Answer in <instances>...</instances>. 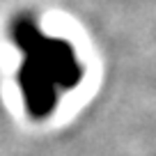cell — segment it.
Masks as SVG:
<instances>
[{
	"mask_svg": "<svg viewBox=\"0 0 156 156\" xmlns=\"http://www.w3.org/2000/svg\"><path fill=\"white\" fill-rule=\"evenodd\" d=\"M14 41L23 51V67L19 71V85L28 110L44 117L55 110L58 97L76 87L80 80V62L71 44L44 34L30 19L16 21Z\"/></svg>",
	"mask_w": 156,
	"mask_h": 156,
	"instance_id": "6da1fadb",
	"label": "cell"
}]
</instances>
